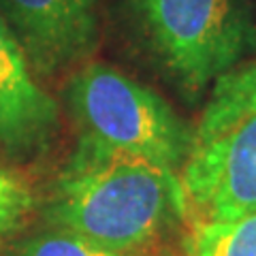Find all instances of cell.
<instances>
[{
    "instance_id": "1",
    "label": "cell",
    "mask_w": 256,
    "mask_h": 256,
    "mask_svg": "<svg viewBox=\"0 0 256 256\" xmlns=\"http://www.w3.org/2000/svg\"><path fill=\"white\" fill-rule=\"evenodd\" d=\"M50 220L109 250H139L184 220L180 178L143 156L77 146L56 184Z\"/></svg>"
},
{
    "instance_id": "2",
    "label": "cell",
    "mask_w": 256,
    "mask_h": 256,
    "mask_svg": "<svg viewBox=\"0 0 256 256\" xmlns=\"http://www.w3.org/2000/svg\"><path fill=\"white\" fill-rule=\"evenodd\" d=\"M178 178L192 226L256 212V60L214 82Z\"/></svg>"
},
{
    "instance_id": "3",
    "label": "cell",
    "mask_w": 256,
    "mask_h": 256,
    "mask_svg": "<svg viewBox=\"0 0 256 256\" xmlns=\"http://www.w3.org/2000/svg\"><path fill=\"white\" fill-rule=\"evenodd\" d=\"M66 102L79 132V148L126 152L180 173L192 128L154 90L111 64L94 62L70 77Z\"/></svg>"
},
{
    "instance_id": "4",
    "label": "cell",
    "mask_w": 256,
    "mask_h": 256,
    "mask_svg": "<svg viewBox=\"0 0 256 256\" xmlns=\"http://www.w3.org/2000/svg\"><path fill=\"white\" fill-rule=\"evenodd\" d=\"M143 36L188 92L233 68L254 34L246 0H130Z\"/></svg>"
},
{
    "instance_id": "5",
    "label": "cell",
    "mask_w": 256,
    "mask_h": 256,
    "mask_svg": "<svg viewBox=\"0 0 256 256\" xmlns=\"http://www.w3.org/2000/svg\"><path fill=\"white\" fill-rule=\"evenodd\" d=\"M0 15L41 75L82 62L98 38V0H0Z\"/></svg>"
},
{
    "instance_id": "6",
    "label": "cell",
    "mask_w": 256,
    "mask_h": 256,
    "mask_svg": "<svg viewBox=\"0 0 256 256\" xmlns=\"http://www.w3.org/2000/svg\"><path fill=\"white\" fill-rule=\"evenodd\" d=\"M58 128V102L34 79L9 24L0 15V148L26 156L43 150Z\"/></svg>"
},
{
    "instance_id": "7",
    "label": "cell",
    "mask_w": 256,
    "mask_h": 256,
    "mask_svg": "<svg viewBox=\"0 0 256 256\" xmlns=\"http://www.w3.org/2000/svg\"><path fill=\"white\" fill-rule=\"evenodd\" d=\"M190 256H256V212L192 226Z\"/></svg>"
},
{
    "instance_id": "8",
    "label": "cell",
    "mask_w": 256,
    "mask_h": 256,
    "mask_svg": "<svg viewBox=\"0 0 256 256\" xmlns=\"http://www.w3.org/2000/svg\"><path fill=\"white\" fill-rule=\"evenodd\" d=\"M20 256H126V254L102 248L79 235L66 233V230H56V233H43L32 237L22 248Z\"/></svg>"
},
{
    "instance_id": "9",
    "label": "cell",
    "mask_w": 256,
    "mask_h": 256,
    "mask_svg": "<svg viewBox=\"0 0 256 256\" xmlns=\"http://www.w3.org/2000/svg\"><path fill=\"white\" fill-rule=\"evenodd\" d=\"M32 207V194L22 178L0 169V242L15 233Z\"/></svg>"
}]
</instances>
